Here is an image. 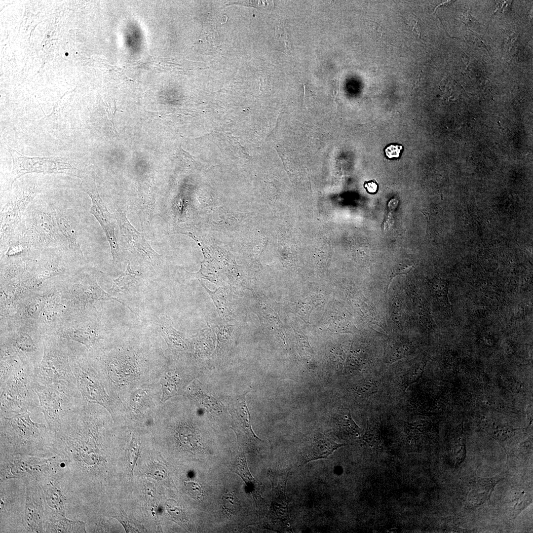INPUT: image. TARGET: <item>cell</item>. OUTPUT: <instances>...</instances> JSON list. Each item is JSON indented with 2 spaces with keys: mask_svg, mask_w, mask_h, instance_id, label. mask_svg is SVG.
I'll list each match as a JSON object with an SVG mask.
<instances>
[{
  "mask_svg": "<svg viewBox=\"0 0 533 533\" xmlns=\"http://www.w3.org/2000/svg\"><path fill=\"white\" fill-rule=\"evenodd\" d=\"M163 336L169 344L179 348L187 347V340L182 334L176 330L172 326L162 327Z\"/></svg>",
  "mask_w": 533,
  "mask_h": 533,
  "instance_id": "cell-33",
  "label": "cell"
},
{
  "mask_svg": "<svg viewBox=\"0 0 533 533\" xmlns=\"http://www.w3.org/2000/svg\"><path fill=\"white\" fill-rule=\"evenodd\" d=\"M212 299L220 317L227 321L232 320L236 316L237 300L232 290L228 287H219L212 291L201 282Z\"/></svg>",
  "mask_w": 533,
  "mask_h": 533,
  "instance_id": "cell-23",
  "label": "cell"
},
{
  "mask_svg": "<svg viewBox=\"0 0 533 533\" xmlns=\"http://www.w3.org/2000/svg\"><path fill=\"white\" fill-rule=\"evenodd\" d=\"M47 425L51 431L57 430L63 422L84 403L76 385L33 382Z\"/></svg>",
  "mask_w": 533,
  "mask_h": 533,
  "instance_id": "cell-2",
  "label": "cell"
},
{
  "mask_svg": "<svg viewBox=\"0 0 533 533\" xmlns=\"http://www.w3.org/2000/svg\"><path fill=\"white\" fill-rule=\"evenodd\" d=\"M155 198L151 192L149 186L147 189H141L140 191L138 208L139 217L142 228L146 230L150 228L154 210Z\"/></svg>",
  "mask_w": 533,
  "mask_h": 533,
  "instance_id": "cell-29",
  "label": "cell"
},
{
  "mask_svg": "<svg viewBox=\"0 0 533 533\" xmlns=\"http://www.w3.org/2000/svg\"><path fill=\"white\" fill-rule=\"evenodd\" d=\"M179 433L181 441L190 450L196 451L201 448L195 432L191 428L184 427Z\"/></svg>",
  "mask_w": 533,
  "mask_h": 533,
  "instance_id": "cell-36",
  "label": "cell"
},
{
  "mask_svg": "<svg viewBox=\"0 0 533 533\" xmlns=\"http://www.w3.org/2000/svg\"><path fill=\"white\" fill-rule=\"evenodd\" d=\"M69 346L70 365L83 400L102 406L113 418L112 400L99 376L79 345L70 342Z\"/></svg>",
  "mask_w": 533,
  "mask_h": 533,
  "instance_id": "cell-6",
  "label": "cell"
},
{
  "mask_svg": "<svg viewBox=\"0 0 533 533\" xmlns=\"http://www.w3.org/2000/svg\"><path fill=\"white\" fill-rule=\"evenodd\" d=\"M468 31L469 32V33L467 35V37L468 36L469 37V39H472V42L475 44L476 46L484 47L489 52L485 39L481 36L474 33L472 31H471L470 29H468Z\"/></svg>",
  "mask_w": 533,
  "mask_h": 533,
  "instance_id": "cell-47",
  "label": "cell"
},
{
  "mask_svg": "<svg viewBox=\"0 0 533 533\" xmlns=\"http://www.w3.org/2000/svg\"><path fill=\"white\" fill-rule=\"evenodd\" d=\"M232 470L240 476L246 484H253L254 479L251 475L243 453L239 452L232 465Z\"/></svg>",
  "mask_w": 533,
  "mask_h": 533,
  "instance_id": "cell-32",
  "label": "cell"
},
{
  "mask_svg": "<svg viewBox=\"0 0 533 533\" xmlns=\"http://www.w3.org/2000/svg\"><path fill=\"white\" fill-rule=\"evenodd\" d=\"M39 253L26 257L1 258L0 286L17 279L29 271L35 264Z\"/></svg>",
  "mask_w": 533,
  "mask_h": 533,
  "instance_id": "cell-22",
  "label": "cell"
},
{
  "mask_svg": "<svg viewBox=\"0 0 533 533\" xmlns=\"http://www.w3.org/2000/svg\"><path fill=\"white\" fill-rule=\"evenodd\" d=\"M462 22L466 25H470L472 24H481L476 20V19L473 17L468 11L463 12L462 16Z\"/></svg>",
  "mask_w": 533,
  "mask_h": 533,
  "instance_id": "cell-50",
  "label": "cell"
},
{
  "mask_svg": "<svg viewBox=\"0 0 533 533\" xmlns=\"http://www.w3.org/2000/svg\"><path fill=\"white\" fill-rule=\"evenodd\" d=\"M55 286L33 292L22 298L12 315L0 318V324H16L37 326L47 299Z\"/></svg>",
  "mask_w": 533,
  "mask_h": 533,
  "instance_id": "cell-17",
  "label": "cell"
},
{
  "mask_svg": "<svg viewBox=\"0 0 533 533\" xmlns=\"http://www.w3.org/2000/svg\"><path fill=\"white\" fill-rule=\"evenodd\" d=\"M43 335L32 325H0V346L17 353L34 370L40 363L43 352Z\"/></svg>",
  "mask_w": 533,
  "mask_h": 533,
  "instance_id": "cell-9",
  "label": "cell"
},
{
  "mask_svg": "<svg viewBox=\"0 0 533 533\" xmlns=\"http://www.w3.org/2000/svg\"><path fill=\"white\" fill-rule=\"evenodd\" d=\"M496 478H478L473 481L468 489L467 503L475 507L485 503L489 498L497 481Z\"/></svg>",
  "mask_w": 533,
  "mask_h": 533,
  "instance_id": "cell-26",
  "label": "cell"
},
{
  "mask_svg": "<svg viewBox=\"0 0 533 533\" xmlns=\"http://www.w3.org/2000/svg\"><path fill=\"white\" fill-rule=\"evenodd\" d=\"M430 291L432 296L450 306L448 299L449 287L447 282L443 280H434L430 284Z\"/></svg>",
  "mask_w": 533,
  "mask_h": 533,
  "instance_id": "cell-35",
  "label": "cell"
},
{
  "mask_svg": "<svg viewBox=\"0 0 533 533\" xmlns=\"http://www.w3.org/2000/svg\"><path fill=\"white\" fill-rule=\"evenodd\" d=\"M224 507L227 511L234 513L239 509L240 502L232 492H226L222 496Z\"/></svg>",
  "mask_w": 533,
  "mask_h": 533,
  "instance_id": "cell-39",
  "label": "cell"
},
{
  "mask_svg": "<svg viewBox=\"0 0 533 533\" xmlns=\"http://www.w3.org/2000/svg\"><path fill=\"white\" fill-rule=\"evenodd\" d=\"M246 393L233 398L228 404V410L232 419V428L238 441L245 439L261 440L256 435L251 427L250 415L245 401Z\"/></svg>",
  "mask_w": 533,
  "mask_h": 533,
  "instance_id": "cell-19",
  "label": "cell"
},
{
  "mask_svg": "<svg viewBox=\"0 0 533 533\" xmlns=\"http://www.w3.org/2000/svg\"><path fill=\"white\" fill-rule=\"evenodd\" d=\"M35 200L23 215L24 226L21 233L37 251L58 250L55 207L44 201Z\"/></svg>",
  "mask_w": 533,
  "mask_h": 533,
  "instance_id": "cell-4",
  "label": "cell"
},
{
  "mask_svg": "<svg viewBox=\"0 0 533 533\" xmlns=\"http://www.w3.org/2000/svg\"><path fill=\"white\" fill-rule=\"evenodd\" d=\"M162 394V402H165L170 398L178 394L177 381L175 377L169 374L161 379Z\"/></svg>",
  "mask_w": 533,
  "mask_h": 533,
  "instance_id": "cell-34",
  "label": "cell"
},
{
  "mask_svg": "<svg viewBox=\"0 0 533 533\" xmlns=\"http://www.w3.org/2000/svg\"><path fill=\"white\" fill-rule=\"evenodd\" d=\"M123 511H120L119 513H117L116 515L113 516V517L116 519L122 524L126 533H139L141 531H144L143 527L138 523L137 524L136 522L129 518L127 515Z\"/></svg>",
  "mask_w": 533,
  "mask_h": 533,
  "instance_id": "cell-37",
  "label": "cell"
},
{
  "mask_svg": "<svg viewBox=\"0 0 533 533\" xmlns=\"http://www.w3.org/2000/svg\"><path fill=\"white\" fill-rule=\"evenodd\" d=\"M34 369L25 365L0 385V415L10 417L39 407L33 387Z\"/></svg>",
  "mask_w": 533,
  "mask_h": 533,
  "instance_id": "cell-5",
  "label": "cell"
},
{
  "mask_svg": "<svg viewBox=\"0 0 533 533\" xmlns=\"http://www.w3.org/2000/svg\"><path fill=\"white\" fill-rule=\"evenodd\" d=\"M184 486L188 494L192 498L201 500L203 498V491L201 486L193 481H185Z\"/></svg>",
  "mask_w": 533,
  "mask_h": 533,
  "instance_id": "cell-42",
  "label": "cell"
},
{
  "mask_svg": "<svg viewBox=\"0 0 533 533\" xmlns=\"http://www.w3.org/2000/svg\"><path fill=\"white\" fill-rule=\"evenodd\" d=\"M13 160L11 186L21 176L30 173L63 174L81 178L77 169L60 157H29L8 149Z\"/></svg>",
  "mask_w": 533,
  "mask_h": 533,
  "instance_id": "cell-11",
  "label": "cell"
},
{
  "mask_svg": "<svg viewBox=\"0 0 533 533\" xmlns=\"http://www.w3.org/2000/svg\"><path fill=\"white\" fill-rule=\"evenodd\" d=\"M423 370V367L416 366L412 367L406 375V388L414 382H416L420 378Z\"/></svg>",
  "mask_w": 533,
  "mask_h": 533,
  "instance_id": "cell-44",
  "label": "cell"
},
{
  "mask_svg": "<svg viewBox=\"0 0 533 533\" xmlns=\"http://www.w3.org/2000/svg\"><path fill=\"white\" fill-rule=\"evenodd\" d=\"M236 3L251 6L260 9H271L273 6V2L271 0H245L237 1Z\"/></svg>",
  "mask_w": 533,
  "mask_h": 533,
  "instance_id": "cell-43",
  "label": "cell"
},
{
  "mask_svg": "<svg viewBox=\"0 0 533 533\" xmlns=\"http://www.w3.org/2000/svg\"><path fill=\"white\" fill-rule=\"evenodd\" d=\"M398 203V201L397 200L395 199H392L391 200L389 201L388 204V207L389 209L392 210L394 209V208H396Z\"/></svg>",
  "mask_w": 533,
  "mask_h": 533,
  "instance_id": "cell-51",
  "label": "cell"
},
{
  "mask_svg": "<svg viewBox=\"0 0 533 533\" xmlns=\"http://www.w3.org/2000/svg\"><path fill=\"white\" fill-rule=\"evenodd\" d=\"M363 187L367 192L370 194H375L377 192L378 190V184L374 180L365 181Z\"/></svg>",
  "mask_w": 533,
  "mask_h": 533,
  "instance_id": "cell-49",
  "label": "cell"
},
{
  "mask_svg": "<svg viewBox=\"0 0 533 533\" xmlns=\"http://www.w3.org/2000/svg\"><path fill=\"white\" fill-rule=\"evenodd\" d=\"M146 474L156 480H162L167 476V471L162 464L153 462L149 466Z\"/></svg>",
  "mask_w": 533,
  "mask_h": 533,
  "instance_id": "cell-41",
  "label": "cell"
},
{
  "mask_svg": "<svg viewBox=\"0 0 533 533\" xmlns=\"http://www.w3.org/2000/svg\"><path fill=\"white\" fill-rule=\"evenodd\" d=\"M25 365L17 353L7 348L0 346V385Z\"/></svg>",
  "mask_w": 533,
  "mask_h": 533,
  "instance_id": "cell-27",
  "label": "cell"
},
{
  "mask_svg": "<svg viewBox=\"0 0 533 533\" xmlns=\"http://www.w3.org/2000/svg\"><path fill=\"white\" fill-rule=\"evenodd\" d=\"M75 316L57 285L49 295L37 324L43 335L53 334L65 322Z\"/></svg>",
  "mask_w": 533,
  "mask_h": 533,
  "instance_id": "cell-16",
  "label": "cell"
},
{
  "mask_svg": "<svg viewBox=\"0 0 533 533\" xmlns=\"http://www.w3.org/2000/svg\"><path fill=\"white\" fill-rule=\"evenodd\" d=\"M61 462L56 455H0V480L19 479L26 483L38 482L63 471Z\"/></svg>",
  "mask_w": 533,
  "mask_h": 533,
  "instance_id": "cell-7",
  "label": "cell"
},
{
  "mask_svg": "<svg viewBox=\"0 0 533 533\" xmlns=\"http://www.w3.org/2000/svg\"><path fill=\"white\" fill-rule=\"evenodd\" d=\"M141 275L139 271L131 269L128 262L125 271L113 280L110 292L113 294L124 292L137 282Z\"/></svg>",
  "mask_w": 533,
  "mask_h": 533,
  "instance_id": "cell-30",
  "label": "cell"
},
{
  "mask_svg": "<svg viewBox=\"0 0 533 533\" xmlns=\"http://www.w3.org/2000/svg\"><path fill=\"white\" fill-rule=\"evenodd\" d=\"M33 247L28 239L21 233H16L2 252L1 258L11 259L29 257L38 253L33 251Z\"/></svg>",
  "mask_w": 533,
  "mask_h": 533,
  "instance_id": "cell-28",
  "label": "cell"
},
{
  "mask_svg": "<svg viewBox=\"0 0 533 533\" xmlns=\"http://www.w3.org/2000/svg\"><path fill=\"white\" fill-rule=\"evenodd\" d=\"M68 341L56 335L43 336L41 360L34 370V381L40 384L76 385L70 362Z\"/></svg>",
  "mask_w": 533,
  "mask_h": 533,
  "instance_id": "cell-3",
  "label": "cell"
},
{
  "mask_svg": "<svg viewBox=\"0 0 533 533\" xmlns=\"http://www.w3.org/2000/svg\"><path fill=\"white\" fill-rule=\"evenodd\" d=\"M166 509L170 516L182 522L186 520L185 515L176 501L169 499L165 502Z\"/></svg>",
  "mask_w": 533,
  "mask_h": 533,
  "instance_id": "cell-40",
  "label": "cell"
},
{
  "mask_svg": "<svg viewBox=\"0 0 533 533\" xmlns=\"http://www.w3.org/2000/svg\"><path fill=\"white\" fill-rule=\"evenodd\" d=\"M26 484L24 531L26 533H44L45 508L41 488L36 482Z\"/></svg>",
  "mask_w": 533,
  "mask_h": 533,
  "instance_id": "cell-18",
  "label": "cell"
},
{
  "mask_svg": "<svg viewBox=\"0 0 533 533\" xmlns=\"http://www.w3.org/2000/svg\"><path fill=\"white\" fill-rule=\"evenodd\" d=\"M146 397V393L144 390H139L136 391L133 394L131 399V405L136 410L141 409L144 404Z\"/></svg>",
  "mask_w": 533,
  "mask_h": 533,
  "instance_id": "cell-45",
  "label": "cell"
},
{
  "mask_svg": "<svg viewBox=\"0 0 533 533\" xmlns=\"http://www.w3.org/2000/svg\"><path fill=\"white\" fill-rule=\"evenodd\" d=\"M88 311L67 321L53 334L82 345L88 350L97 348L103 339V329L99 324L87 317Z\"/></svg>",
  "mask_w": 533,
  "mask_h": 533,
  "instance_id": "cell-13",
  "label": "cell"
},
{
  "mask_svg": "<svg viewBox=\"0 0 533 533\" xmlns=\"http://www.w3.org/2000/svg\"><path fill=\"white\" fill-rule=\"evenodd\" d=\"M30 412L0 416V455L51 456L47 447L50 430L33 421Z\"/></svg>",
  "mask_w": 533,
  "mask_h": 533,
  "instance_id": "cell-1",
  "label": "cell"
},
{
  "mask_svg": "<svg viewBox=\"0 0 533 533\" xmlns=\"http://www.w3.org/2000/svg\"><path fill=\"white\" fill-rule=\"evenodd\" d=\"M139 456L140 446L134 438L132 437L126 453L128 467L131 475L133 474L134 466Z\"/></svg>",
  "mask_w": 533,
  "mask_h": 533,
  "instance_id": "cell-38",
  "label": "cell"
},
{
  "mask_svg": "<svg viewBox=\"0 0 533 533\" xmlns=\"http://www.w3.org/2000/svg\"><path fill=\"white\" fill-rule=\"evenodd\" d=\"M114 216L122 239L138 261L152 267L158 265L161 257L152 248L143 233L136 229L122 211L116 209Z\"/></svg>",
  "mask_w": 533,
  "mask_h": 533,
  "instance_id": "cell-15",
  "label": "cell"
},
{
  "mask_svg": "<svg viewBox=\"0 0 533 533\" xmlns=\"http://www.w3.org/2000/svg\"><path fill=\"white\" fill-rule=\"evenodd\" d=\"M336 422L342 430L348 434L353 435L360 434V429L353 420L348 409H345L340 414Z\"/></svg>",
  "mask_w": 533,
  "mask_h": 533,
  "instance_id": "cell-31",
  "label": "cell"
},
{
  "mask_svg": "<svg viewBox=\"0 0 533 533\" xmlns=\"http://www.w3.org/2000/svg\"><path fill=\"white\" fill-rule=\"evenodd\" d=\"M145 494L148 502L152 503L155 500L156 491L153 485L149 484L145 486Z\"/></svg>",
  "mask_w": 533,
  "mask_h": 533,
  "instance_id": "cell-48",
  "label": "cell"
},
{
  "mask_svg": "<svg viewBox=\"0 0 533 533\" xmlns=\"http://www.w3.org/2000/svg\"><path fill=\"white\" fill-rule=\"evenodd\" d=\"M403 147L401 145H390L385 149V153L386 156L389 158H398Z\"/></svg>",
  "mask_w": 533,
  "mask_h": 533,
  "instance_id": "cell-46",
  "label": "cell"
},
{
  "mask_svg": "<svg viewBox=\"0 0 533 533\" xmlns=\"http://www.w3.org/2000/svg\"><path fill=\"white\" fill-rule=\"evenodd\" d=\"M81 179V187L91 199L90 212L104 231L110 246L113 263L116 267L119 268L121 258L115 233L118 225L115 217L108 210L101 198L95 180L88 177Z\"/></svg>",
  "mask_w": 533,
  "mask_h": 533,
  "instance_id": "cell-12",
  "label": "cell"
},
{
  "mask_svg": "<svg viewBox=\"0 0 533 533\" xmlns=\"http://www.w3.org/2000/svg\"><path fill=\"white\" fill-rule=\"evenodd\" d=\"M346 444L338 443L326 435L318 433L300 455L301 465L321 458H327L336 450Z\"/></svg>",
  "mask_w": 533,
  "mask_h": 533,
  "instance_id": "cell-21",
  "label": "cell"
},
{
  "mask_svg": "<svg viewBox=\"0 0 533 533\" xmlns=\"http://www.w3.org/2000/svg\"><path fill=\"white\" fill-rule=\"evenodd\" d=\"M289 470L286 476L279 480L276 487H273V495L270 507L271 517L279 523L282 531L292 532L291 521L288 510V499L286 489Z\"/></svg>",
  "mask_w": 533,
  "mask_h": 533,
  "instance_id": "cell-20",
  "label": "cell"
},
{
  "mask_svg": "<svg viewBox=\"0 0 533 533\" xmlns=\"http://www.w3.org/2000/svg\"><path fill=\"white\" fill-rule=\"evenodd\" d=\"M38 192V188L35 183L19 185L13 190L6 204L23 216Z\"/></svg>",
  "mask_w": 533,
  "mask_h": 533,
  "instance_id": "cell-25",
  "label": "cell"
},
{
  "mask_svg": "<svg viewBox=\"0 0 533 533\" xmlns=\"http://www.w3.org/2000/svg\"><path fill=\"white\" fill-rule=\"evenodd\" d=\"M58 239V250L71 263L81 262L84 256L80 242V230L77 219L69 212L55 207Z\"/></svg>",
  "mask_w": 533,
  "mask_h": 533,
  "instance_id": "cell-14",
  "label": "cell"
},
{
  "mask_svg": "<svg viewBox=\"0 0 533 533\" xmlns=\"http://www.w3.org/2000/svg\"><path fill=\"white\" fill-rule=\"evenodd\" d=\"M57 286L75 315L87 311L89 306L98 301L111 300L123 304L119 300L103 290L95 275L87 272L72 274Z\"/></svg>",
  "mask_w": 533,
  "mask_h": 533,
  "instance_id": "cell-8",
  "label": "cell"
},
{
  "mask_svg": "<svg viewBox=\"0 0 533 533\" xmlns=\"http://www.w3.org/2000/svg\"><path fill=\"white\" fill-rule=\"evenodd\" d=\"M26 483L19 479L0 480V531L8 526L23 528Z\"/></svg>",
  "mask_w": 533,
  "mask_h": 533,
  "instance_id": "cell-10",
  "label": "cell"
},
{
  "mask_svg": "<svg viewBox=\"0 0 533 533\" xmlns=\"http://www.w3.org/2000/svg\"><path fill=\"white\" fill-rule=\"evenodd\" d=\"M44 530V533H86L85 522L71 520L60 512L45 515Z\"/></svg>",
  "mask_w": 533,
  "mask_h": 533,
  "instance_id": "cell-24",
  "label": "cell"
}]
</instances>
